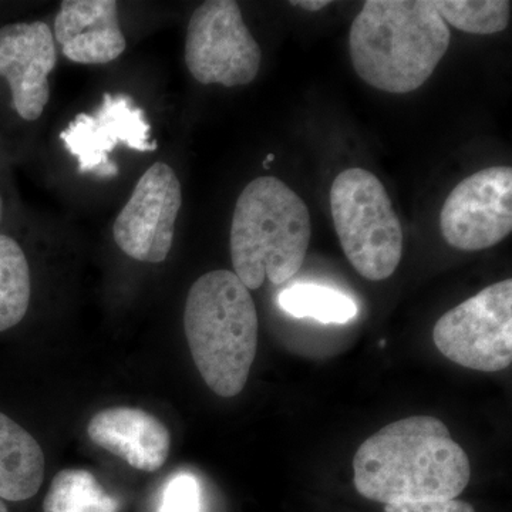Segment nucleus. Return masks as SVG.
Masks as SVG:
<instances>
[{
	"label": "nucleus",
	"mask_w": 512,
	"mask_h": 512,
	"mask_svg": "<svg viewBox=\"0 0 512 512\" xmlns=\"http://www.w3.org/2000/svg\"><path fill=\"white\" fill-rule=\"evenodd\" d=\"M274 158H275L274 154H269L268 158H266V160H265L264 167L268 168L269 163H271V161L274 160Z\"/></svg>",
	"instance_id": "23"
},
{
	"label": "nucleus",
	"mask_w": 512,
	"mask_h": 512,
	"mask_svg": "<svg viewBox=\"0 0 512 512\" xmlns=\"http://www.w3.org/2000/svg\"><path fill=\"white\" fill-rule=\"evenodd\" d=\"M183 188L170 165L156 163L138 180L113 225L114 241L130 258L160 264L173 248Z\"/></svg>",
	"instance_id": "9"
},
{
	"label": "nucleus",
	"mask_w": 512,
	"mask_h": 512,
	"mask_svg": "<svg viewBox=\"0 0 512 512\" xmlns=\"http://www.w3.org/2000/svg\"><path fill=\"white\" fill-rule=\"evenodd\" d=\"M450 39L433 0H369L350 28V59L369 86L412 93L430 79Z\"/></svg>",
	"instance_id": "2"
},
{
	"label": "nucleus",
	"mask_w": 512,
	"mask_h": 512,
	"mask_svg": "<svg viewBox=\"0 0 512 512\" xmlns=\"http://www.w3.org/2000/svg\"><path fill=\"white\" fill-rule=\"evenodd\" d=\"M312 237L305 201L275 177H259L242 190L232 215L234 274L249 291L266 279L279 285L302 268Z\"/></svg>",
	"instance_id": "4"
},
{
	"label": "nucleus",
	"mask_w": 512,
	"mask_h": 512,
	"mask_svg": "<svg viewBox=\"0 0 512 512\" xmlns=\"http://www.w3.org/2000/svg\"><path fill=\"white\" fill-rule=\"evenodd\" d=\"M160 512H201V488L197 478L181 473L165 485Z\"/></svg>",
	"instance_id": "19"
},
{
	"label": "nucleus",
	"mask_w": 512,
	"mask_h": 512,
	"mask_svg": "<svg viewBox=\"0 0 512 512\" xmlns=\"http://www.w3.org/2000/svg\"><path fill=\"white\" fill-rule=\"evenodd\" d=\"M3 217H5V200H3L2 192H0V224H2Z\"/></svg>",
	"instance_id": "22"
},
{
	"label": "nucleus",
	"mask_w": 512,
	"mask_h": 512,
	"mask_svg": "<svg viewBox=\"0 0 512 512\" xmlns=\"http://www.w3.org/2000/svg\"><path fill=\"white\" fill-rule=\"evenodd\" d=\"M262 50L234 0H208L192 13L185 64L201 84L247 86L261 69Z\"/></svg>",
	"instance_id": "7"
},
{
	"label": "nucleus",
	"mask_w": 512,
	"mask_h": 512,
	"mask_svg": "<svg viewBox=\"0 0 512 512\" xmlns=\"http://www.w3.org/2000/svg\"><path fill=\"white\" fill-rule=\"evenodd\" d=\"M87 436L96 446L136 470L154 473L167 461L171 434L153 414L134 407H110L94 414Z\"/></svg>",
	"instance_id": "13"
},
{
	"label": "nucleus",
	"mask_w": 512,
	"mask_h": 512,
	"mask_svg": "<svg viewBox=\"0 0 512 512\" xmlns=\"http://www.w3.org/2000/svg\"><path fill=\"white\" fill-rule=\"evenodd\" d=\"M0 512H9L8 507H6L2 500H0Z\"/></svg>",
	"instance_id": "24"
},
{
	"label": "nucleus",
	"mask_w": 512,
	"mask_h": 512,
	"mask_svg": "<svg viewBox=\"0 0 512 512\" xmlns=\"http://www.w3.org/2000/svg\"><path fill=\"white\" fill-rule=\"evenodd\" d=\"M434 8L448 25L473 35H494L507 29L510 0H433Z\"/></svg>",
	"instance_id": "18"
},
{
	"label": "nucleus",
	"mask_w": 512,
	"mask_h": 512,
	"mask_svg": "<svg viewBox=\"0 0 512 512\" xmlns=\"http://www.w3.org/2000/svg\"><path fill=\"white\" fill-rule=\"evenodd\" d=\"M150 131L144 110L134 106L130 96L106 93L94 114H77L60 138L79 161L80 173L113 178L119 175V167L109 158L114 148L124 144L140 153L154 151L157 141L150 140Z\"/></svg>",
	"instance_id": "10"
},
{
	"label": "nucleus",
	"mask_w": 512,
	"mask_h": 512,
	"mask_svg": "<svg viewBox=\"0 0 512 512\" xmlns=\"http://www.w3.org/2000/svg\"><path fill=\"white\" fill-rule=\"evenodd\" d=\"M441 355L478 370L500 372L512 363V281L497 282L444 313L433 330Z\"/></svg>",
	"instance_id": "6"
},
{
	"label": "nucleus",
	"mask_w": 512,
	"mask_h": 512,
	"mask_svg": "<svg viewBox=\"0 0 512 512\" xmlns=\"http://www.w3.org/2000/svg\"><path fill=\"white\" fill-rule=\"evenodd\" d=\"M57 63L55 36L42 20L0 28V77L22 120L42 117L50 99L49 74Z\"/></svg>",
	"instance_id": "11"
},
{
	"label": "nucleus",
	"mask_w": 512,
	"mask_h": 512,
	"mask_svg": "<svg viewBox=\"0 0 512 512\" xmlns=\"http://www.w3.org/2000/svg\"><path fill=\"white\" fill-rule=\"evenodd\" d=\"M32 279L22 245L0 234V333L15 328L28 313Z\"/></svg>",
	"instance_id": "15"
},
{
	"label": "nucleus",
	"mask_w": 512,
	"mask_h": 512,
	"mask_svg": "<svg viewBox=\"0 0 512 512\" xmlns=\"http://www.w3.org/2000/svg\"><path fill=\"white\" fill-rule=\"evenodd\" d=\"M46 458L28 430L0 413V500L35 497L45 480Z\"/></svg>",
	"instance_id": "14"
},
{
	"label": "nucleus",
	"mask_w": 512,
	"mask_h": 512,
	"mask_svg": "<svg viewBox=\"0 0 512 512\" xmlns=\"http://www.w3.org/2000/svg\"><path fill=\"white\" fill-rule=\"evenodd\" d=\"M184 330L195 366L212 392L241 393L258 348V315L251 292L234 272L217 269L192 284Z\"/></svg>",
	"instance_id": "3"
},
{
	"label": "nucleus",
	"mask_w": 512,
	"mask_h": 512,
	"mask_svg": "<svg viewBox=\"0 0 512 512\" xmlns=\"http://www.w3.org/2000/svg\"><path fill=\"white\" fill-rule=\"evenodd\" d=\"M357 493L376 503L457 498L471 477L466 451L446 424L407 417L377 431L353 458Z\"/></svg>",
	"instance_id": "1"
},
{
	"label": "nucleus",
	"mask_w": 512,
	"mask_h": 512,
	"mask_svg": "<svg viewBox=\"0 0 512 512\" xmlns=\"http://www.w3.org/2000/svg\"><path fill=\"white\" fill-rule=\"evenodd\" d=\"M278 305L295 318H312L322 323H348L359 311L355 301L345 293L316 284L286 288L279 293Z\"/></svg>",
	"instance_id": "17"
},
{
	"label": "nucleus",
	"mask_w": 512,
	"mask_h": 512,
	"mask_svg": "<svg viewBox=\"0 0 512 512\" xmlns=\"http://www.w3.org/2000/svg\"><path fill=\"white\" fill-rule=\"evenodd\" d=\"M291 5L311 10V12H318V10L325 9L326 6L330 5V2L328 0H301V2H291Z\"/></svg>",
	"instance_id": "21"
},
{
	"label": "nucleus",
	"mask_w": 512,
	"mask_h": 512,
	"mask_svg": "<svg viewBox=\"0 0 512 512\" xmlns=\"http://www.w3.org/2000/svg\"><path fill=\"white\" fill-rule=\"evenodd\" d=\"M330 211L343 252L357 274L384 281L402 261V222L375 174L348 168L330 188Z\"/></svg>",
	"instance_id": "5"
},
{
	"label": "nucleus",
	"mask_w": 512,
	"mask_h": 512,
	"mask_svg": "<svg viewBox=\"0 0 512 512\" xmlns=\"http://www.w3.org/2000/svg\"><path fill=\"white\" fill-rule=\"evenodd\" d=\"M450 247L476 252L494 247L512 231V168L494 165L464 178L440 212Z\"/></svg>",
	"instance_id": "8"
},
{
	"label": "nucleus",
	"mask_w": 512,
	"mask_h": 512,
	"mask_svg": "<svg viewBox=\"0 0 512 512\" xmlns=\"http://www.w3.org/2000/svg\"><path fill=\"white\" fill-rule=\"evenodd\" d=\"M53 36L63 55L79 64L113 62L127 47L114 0H64Z\"/></svg>",
	"instance_id": "12"
},
{
	"label": "nucleus",
	"mask_w": 512,
	"mask_h": 512,
	"mask_svg": "<svg viewBox=\"0 0 512 512\" xmlns=\"http://www.w3.org/2000/svg\"><path fill=\"white\" fill-rule=\"evenodd\" d=\"M384 512H476L466 501L436 498V500L400 501L386 504Z\"/></svg>",
	"instance_id": "20"
},
{
	"label": "nucleus",
	"mask_w": 512,
	"mask_h": 512,
	"mask_svg": "<svg viewBox=\"0 0 512 512\" xmlns=\"http://www.w3.org/2000/svg\"><path fill=\"white\" fill-rule=\"evenodd\" d=\"M119 501L104 491L90 471L67 468L57 473L43 501V512H117Z\"/></svg>",
	"instance_id": "16"
}]
</instances>
